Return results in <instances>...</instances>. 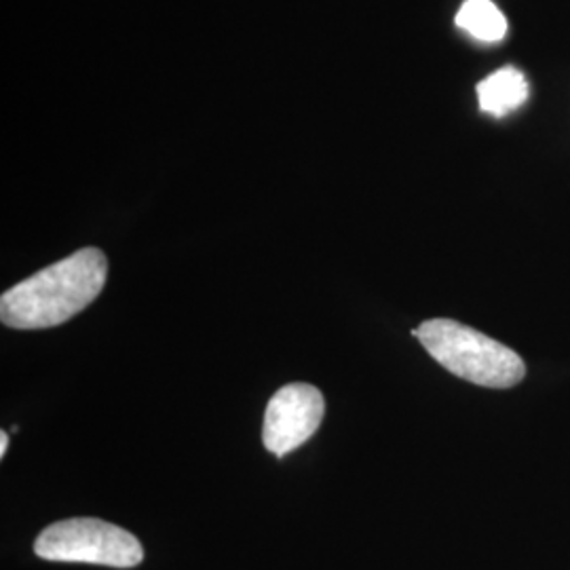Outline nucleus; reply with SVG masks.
<instances>
[{"instance_id": "f257e3e1", "label": "nucleus", "mask_w": 570, "mask_h": 570, "mask_svg": "<svg viewBox=\"0 0 570 570\" xmlns=\"http://www.w3.org/2000/svg\"><path fill=\"white\" fill-rule=\"evenodd\" d=\"M106 277L108 261L102 249L82 247L2 292L0 320L16 330L60 326L100 296Z\"/></svg>"}, {"instance_id": "f03ea898", "label": "nucleus", "mask_w": 570, "mask_h": 570, "mask_svg": "<svg viewBox=\"0 0 570 570\" xmlns=\"http://www.w3.org/2000/svg\"><path fill=\"white\" fill-rule=\"evenodd\" d=\"M412 334L450 374L473 385L510 389L524 381V360L499 341L454 320H429Z\"/></svg>"}, {"instance_id": "7ed1b4c3", "label": "nucleus", "mask_w": 570, "mask_h": 570, "mask_svg": "<svg viewBox=\"0 0 570 570\" xmlns=\"http://www.w3.org/2000/svg\"><path fill=\"white\" fill-rule=\"evenodd\" d=\"M35 553L49 562H82L134 569L144 560L136 534L98 518H70L42 530Z\"/></svg>"}, {"instance_id": "20e7f679", "label": "nucleus", "mask_w": 570, "mask_h": 570, "mask_svg": "<svg viewBox=\"0 0 570 570\" xmlns=\"http://www.w3.org/2000/svg\"><path fill=\"white\" fill-rule=\"evenodd\" d=\"M326 402L322 391L305 383H292L279 389L265 412L263 442L275 456H285L301 449L324 421Z\"/></svg>"}, {"instance_id": "39448f33", "label": "nucleus", "mask_w": 570, "mask_h": 570, "mask_svg": "<svg viewBox=\"0 0 570 570\" xmlns=\"http://www.w3.org/2000/svg\"><path fill=\"white\" fill-rule=\"evenodd\" d=\"M529 94L527 77L513 66H505L478 82L480 110L492 117H505L518 110L529 100Z\"/></svg>"}, {"instance_id": "423d86ee", "label": "nucleus", "mask_w": 570, "mask_h": 570, "mask_svg": "<svg viewBox=\"0 0 570 570\" xmlns=\"http://www.w3.org/2000/svg\"><path fill=\"white\" fill-rule=\"evenodd\" d=\"M454 21L478 41L499 42L508 35V20L492 0H465Z\"/></svg>"}, {"instance_id": "0eeeda50", "label": "nucleus", "mask_w": 570, "mask_h": 570, "mask_svg": "<svg viewBox=\"0 0 570 570\" xmlns=\"http://www.w3.org/2000/svg\"><path fill=\"white\" fill-rule=\"evenodd\" d=\"M7 449H9V433L2 431L0 433V459L7 454Z\"/></svg>"}]
</instances>
